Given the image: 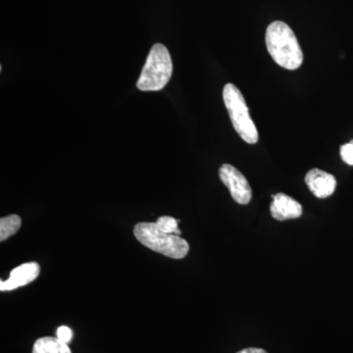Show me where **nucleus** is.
<instances>
[{"instance_id": "f257e3e1", "label": "nucleus", "mask_w": 353, "mask_h": 353, "mask_svg": "<svg viewBox=\"0 0 353 353\" xmlns=\"http://www.w3.org/2000/svg\"><path fill=\"white\" fill-rule=\"evenodd\" d=\"M265 41L269 54L283 68L296 70L303 64V50L294 31L285 23L275 21L269 25Z\"/></svg>"}, {"instance_id": "f03ea898", "label": "nucleus", "mask_w": 353, "mask_h": 353, "mask_svg": "<svg viewBox=\"0 0 353 353\" xmlns=\"http://www.w3.org/2000/svg\"><path fill=\"white\" fill-rule=\"evenodd\" d=\"M134 234L141 245L170 259H182L190 252L187 241L178 234L165 233L157 223H139L134 228Z\"/></svg>"}, {"instance_id": "7ed1b4c3", "label": "nucleus", "mask_w": 353, "mask_h": 353, "mask_svg": "<svg viewBox=\"0 0 353 353\" xmlns=\"http://www.w3.org/2000/svg\"><path fill=\"white\" fill-rule=\"evenodd\" d=\"M172 73L173 63L170 52L164 44L155 43L146 58L137 87L141 92H158L163 90L170 81Z\"/></svg>"}, {"instance_id": "20e7f679", "label": "nucleus", "mask_w": 353, "mask_h": 353, "mask_svg": "<svg viewBox=\"0 0 353 353\" xmlns=\"http://www.w3.org/2000/svg\"><path fill=\"white\" fill-rule=\"evenodd\" d=\"M223 99L234 129L245 143L254 145L259 141V132L250 115L245 97L233 83H227L223 90Z\"/></svg>"}, {"instance_id": "39448f33", "label": "nucleus", "mask_w": 353, "mask_h": 353, "mask_svg": "<svg viewBox=\"0 0 353 353\" xmlns=\"http://www.w3.org/2000/svg\"><path fill=\"white\" fill-rule=\"evenodd\" d=\"M221 182L229 190L236 203L246 205L252 199V190L243 174L233 165L223 164L219 169Z\"/></svg>"}, {"instance_id": "423d86ee", "label": "nucleus", "mask_w": 353, "mask_h": 353, "mask_svg": "<svg viewBox=\"0 0 353 353\" xmlns=\"http://www.w3.org/2000/svg\"><path fill=\"white\" fill-rule=\"evenodd\" d=\"M305 183L309 190L318 199H327L336 190V180L332 174L314 168L308 171Z\"/></svg>"}, {"instance_id": "0eeeda50", "label": "nucleus", "mask_w": 353, "mask_h": 353, "mask_svg": "<svg viewBox=\"0 0 353 353\" xmlns=\"http://www.w3.org/2000/svg\"><path fill=\"white\" fill-rule=\"evenodd\" d=\"M41 267L37 262H29L16 267L10 272L8 280L0 282V290H13L30 284L39 277Z\"/></svg>"}, {"instance_id": "6e6552de", "label": "nucleus", "mask_w": 353, "mask_h": 353, "mask_svg": "<svg viewBox=\"0 0 353 353\" xmlns=\"http://www.w3.org/2000/svg\"><path fill=\"white\" fill-rule=\"evenodd\" d=\"M270 213L272 217L277 221L297 219L303 215V209L301 204L296 199L280 192L273 196Z\"/></svg>"}, {"instance_id": "1a4fd4ad", "label": "nucleus", "mask_w": 353, "mask_h": 353, "mask_svg": "<svg viewBox=\"0 0 353 353\" xmlns=\"http://www.w3.org/2000/svg\"><path fill=\"white\" fill-rule=\"evenodd\" d=\"M32 353H72L67 343L57 338L44 336L39 339L32 347Z\"/></svg>"}, {"instance_id": "9d476101", "label": "nucleus", "mask_w": 353, "mask_h": 353, "mask_svg": "<svg viewBox=\"0 0 353 353\" xmlns=\"http://www.w3.org/2000/svg\"><path fill=\"white\" fill-rule=\"evenodd\" d=\"M22 220L17 214L2 217L0 219V241H6L19 231Z\"/></svg>"}, {"instance_id": "9b49d317", "label": "nucleus", "mask_w": 353, "mask_h": 353, "mask_svg": "<svg viewBox=\"0 0 353 353\" xmlns=\"http://www.w3.org/2000/svg\"><path fill=\"white\" fill-rule=\"evenodd\" d=\"M155 223L165 233L178 234V236H181L182 234L178 227L179 221L170 216H162V217L158 218Z\"/></svg>"}, {"instance_id": "f8f14e48", "label": "nucleus", "mask_w": 353, "mask_h": 353, "mask_svg": "<svg viewBox=\"0 0 353 353\" xmlns=\"http://www.w3.org/2000/svg\"><path fill=\"white\" fill-rule=\"evenodd\" d=\"M341 157L343 162L353 166V139L341 146Z\"/></svg>"}, {"instance_id": "ddd939ff", "label": "nucleus", "mask_w": 353, "mask_h": 353, "mask_svg": "<svg viewBox=\"0 0 353 353\" xmlns=\"http://www.w3.org/2000/svg\"><path fill=\"white\" fill-rule=\"evenodd\" d=\"M57 336L60 341L68 345L72 338H73V332H72V330L70 329L69 327L61 326L57 329Z\"/></svg>"}, {"instance_id": "4468645a", "label": "nucleus", "mask_w": 353, "mask_h": 353, "mask_svg": "<svg viewBox=\"0 0 353 353\" xmlns=\"http://www.w3.org/2000/svg\"><path fill=\"white\" fill-rule=\"evenodd\" d=\"M236 353H268L266 350H264L263 348L259 347H248L245 348V350H241L240 352Z\"/></svg>"}]
</instances>
